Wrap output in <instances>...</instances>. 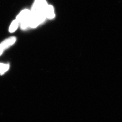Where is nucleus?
Returning <instances> with one entry per match:
<instances>
[{
	"label": "nucleus",
	"instance_id": "5",
	"mask_svg": "<svg viewBox=\"0 0 122 122\" xmlns=\"http://www.w3.org/2000/svg\"><path fill=\"white\" fill-rule=\"evenodd\" d=\"M9 64L0 63V74H3L9 69Z\"/></svg>",
	"mask_w": 122,
	"mask_h": 122
},
{
	"label": "nucleus",
	"instance_id": "3",
	"mask_svg": "<svg viewBox=\"0 0 122 122\" xmlns=\"http://www.w3.org/2000/svg\"><path fill=\"white\" fill-rule=\"evenodd\" d=\"M45 14L46 18L48 19H52L54 17L55 14L54 12V9L52 5H48L45 10Z\"/></svg>",
	"mask_w": 122,
	"mask_h": 122
},
{
	"label": "nucleus",
	"instance_id": "2",
	"mask_svg": "<svg viewBox=\"0 0 122 122\" xmlns=\"http://www.w3.org/2000/svg\"><path fill=\"white\" fill-rule=\"evenodd\" d=\"M30 14L31 11L29 10H25L19 14L16 20L19 23L25 22L30 19Z\"/></svg>",
	"mask_w": 122,
	"mask_h": 122
},
{
	"label": "nucleus",
	"instance_id": "1",
	"mask_svg": "<svg viewBox=\"0 0 122 122\" xmlns=\"http://www.w3.org/2000/svg\"><path fill=\"white\" fill-rule=\"evenodd\" d=\"M16 41V38L15 37H10L6 39L0 44V56L2 53L3 51L6 48H8L10 46L15 43Z\"/></svg>",
	"mask_w": 122,
	"mask_h": 122
},
{
	"label": "nucleus",
	"instance_id": "4",
	"mask_svg": "<svg viewBox=\"0 0 122 122\" xmlns=\"http://www.w3.org/2000/svg\"><path fill=\"white\" fill-rule=\"evenodd\" d=\"M19 24V23L16 20H14L13 22H12V23L10 25V26L9 30V32L10 33H12L16 30L18 28Z\"/></svg>",
	"mask_w": 122,
	"mask_h": 122
}]
</instances>
